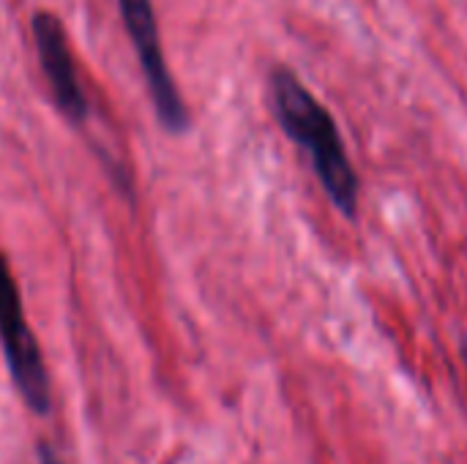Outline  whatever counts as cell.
Masks as SVG:
<instances>
[{
    "instance_id": "obj_5",
    "label": "cell",
    "mask_w": 467,
    "mask_h": 464,
    "mask_svg": "<svg viewBox=\"0 0 467 464\" xmlns=\"http://www.w3.org/2000/svg\"><path fill=\"white\" fill-rule=\"evenodd\" d=\"M38 462L41 464H60L57 454L49 446H38Z\"/></svg>"
},
{
    "instance_id": "obj_4",
    "label": "cell",
    "mask_w": 467,
    "mask_h": 464,
    "mask_svg": "<svg viewBox=\"0 0 467 464\" xmlns=\"http://www.w3.org/2000/svg\"><path fill=\"white\" fill-rule=\"evenodd\" d=\"M30 27H33V44L38 52V63H41V71L47 77V85H49V93H52L57 109L71 123H82L88 118V98H85L79 77H77V66H74L71 49H68L63 22L52 11H36Z\"/></svg>"
},
{
    "instance_id": "obj_1",
    "label": "cell",
    "mask_w": 467,
    "mask_h": 464,
    "mask_svg": "<svg viewBox=\"0 0 467 464\" xmlns=\"http://www.w3.org/2000/svg\"><path fill=\"white\" fill-rule=\"evenodd\" d=\"M271 98L279 126L293 142H298L309 153L312 167L334 205L345 216H356L358 178L331 112L287 68H276L271 74Z\"/></svg>"
},
{
    "instance_id": "obj_2",
    "label": "cell",
    "mask_w": 467,
    "mask_h": 464,
    "mask_svg": "<svg viewBox=\"0 0 467 464\" xmlns=\"http://www.w3.org/2000/svg\"><path fill=\"white\" fill-rule=\"evenodd\" d=\"M0 345H3L5 364L11 369V377H14L16 391L22 394L25 405L33 413L47 416L49 413L47 369H44L33 328L25 317L22 295H19V287L8 268L5 254H0Z\"/></svg>"
},
{
    "instance_id": "obj_3",
    "label": "cell",
    "mask_w": 467,
    "mask_h": 464,
    "mask_svg": "<svg viewBox=\"0 0 467 464\" xmlns=\"http://www.w3.org/2000/svg\"><path fill=\"white\" fill-rule=\"evenodd\" d=\"M120 8V19L123 27L129 33V41L140 57V68L145 74L148 82V93L153 98V109L159 123L172 131L181 134L189 129V109L181 98V90L167 68L164 60V49L159 41V25L153 16V3L150 0H118Z\"/></svg>"
}]
</instances>
